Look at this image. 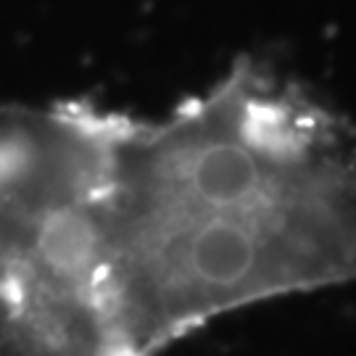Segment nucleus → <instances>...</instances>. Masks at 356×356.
Here are the masks:
<instances>
[{
  "mask_svg": "<svg viewBox=\"0 0 356 356\" xmlns=\"http://www.w3.org/2000/svg\"><path fill=\"white\" fill-rule=\"evenodd\" d=\"M356 282V119L261 58L161 116L0 106V356H159Z\"/></svg>",
  "mask_w": 356,
  "mask_h": 356,
  "instance_id": "1",
  "label": "nucleus"
}]
</instances>
